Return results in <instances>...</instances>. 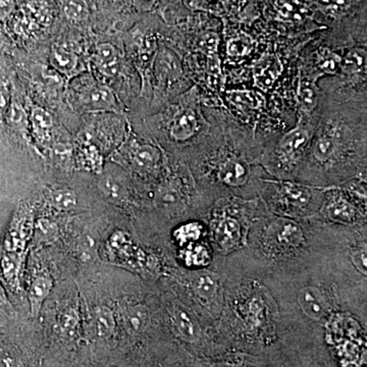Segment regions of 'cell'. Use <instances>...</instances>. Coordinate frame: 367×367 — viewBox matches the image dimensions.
Here are the masks:
<instances>
[{
	"mask_svg": "<svg viewBox=\"0 0 367 367\" xmlns=\"http://www.w3.org/2000/svg\"><path fill=\"white\" fill-rule=\"evenodd\" d=\"M253 231L248 234L247 245L259 244L257 246L263 255L272 259L290 256V253H296L306 245L302 227L289 218L272 220Z\"/></svg>",
	"mask_w": 367,
	"mask_h": 367,
	"instance_id": "cell-1",
	"label": "cell"
},
{
	"mask_svg": "<svg viewBox=\"0 0 367 367\" xmlns=\"http://www.w3.org/2000/svg\"><path fill=\"white\" fill-rule=\"evenodd\" d=\"M187 282L198 304L205 308L209 325L220 320L225 309V282L220 275L203 268L189 272Z\"/></svg>",
	"mask_w": 367,
	"mask_h": 367,
	"instance_id": "cell-2",
	"label": "cell"
},
{
	"mask_svg": "<svg viewBox=\"0 0 367 367\" xmlns=\"http://www.w3.org/2000/svg\"><path fill=\"white\" fill-rule=\"evenodd\" d=\"M277 185L275 209L290 215L307 216V213H313L314 193L310 187L292 183H275Z\"/></svg>",
	"mask_w": 367,
	"mask_h": 367,
	"instance_id": "cell-3",
	"label": "cell"
},
{
	"mask_svg": "<svg viewBox=\"0 0 367 367\" xmlns=\"http://www.w3.org/2000/svg\"><path fill=\"white\" fill-rule=\"evenodd\" d=\"M296 303L306 318L314 321L325 320L335 310L336 303L327 291L316 285H306L296 293Z\"/></svg>",
	"mask_w": 367,
	"mask_h": 367,
	"instance_id": "cell-4",
	"label": "cell"
},
{
	"mask_svg": "<svg viewBox=\"0 0 367 367\" xmlns=\"http://www.w3.org/2000/svg\"><path fill=\"white\" fill-rule=\"evenodd\" d=\"M124 329L131 336L143 335L152 323L149 308L139 301H126L120 307Z\"/></svg>",
	"mask_w": 367,
	"mask_h": 367,
	"instance_id": "cell-5",
	"label": "cell"
},
{
	"mask_svg": "<svg viewBox=\"0 0 367 367\" xmlns=\"http://www.w3.org/2000/svg\"><path fill=\"white\" fill-rule=\"evenodd\" d=\"M308 140L309 134L304 128L294 129L285 135L279 144V157L282 163L288 165L296 163Z\"/></svg>",
	"mask_w": 367,
	"mask_h": 367,
	"instance_id": "cell-6",
	"label": "cell"
},
{
	"mask_svg": "<svg viewBox=\"0 0 367 367\" xmlns=\"http://www.w3.org/2000/svg\"><path fill=\"white\" fill-rule=\"evenodd\" d=\"M220 182L231 188L246 185L250 178V168L242 159L231 157L220 163L218 170Z\"/></svg>",
	"mask_w": 367,
	"mask_h": 367,
	"instance_id": "cell-7",
	"label": "cell"
},
{
	"mask_svg": "<svg viewBox=\"0 0 367 367\" xmlns=\"http://www.w3.org/2000/svg\"><path fill=\"white\" fill-rule=\"evenodd\" d=\"M321 211L329 220L340 224L354 225L358 218L357 209L342 196L329 198Z\"/></svg>",
	"mask_w": 367,
	"mask_h": 367,
	"instance_id": "cell-8",
	"label": "cell"
},
{
	"mask_svg": "<svg viewBox=\"0 0 367 367\" xmlns=\"http://www.w3.org/2000/svg\"><path fill=\"white\" fill-rule=\"evenodd\" d=\"M51 289L52 279L49 274L41 272L35 275L29 289L30 308L33 316H36L40 312Z\"/></svg>",
	"mask_w": 367,
	"mask_h": 367,
	"instance_id": "cell-9",
	"label": "cell"
},
{
	"mask_svg": "<svg viewBox=\"0 0 367 367\" xmlns=\"http://www.w3.org/2000/svg\"><path fill=\"white\" fill-rule=\"evenodd\" d=\"M198 120L195 113L191 109L181 111L170 127V136L177 141H185L193 137L197 132Z\"/></svg>",
	"mask_w": 367,
	"mask_h": 367,
	"instance_id": "cell-10",
	"label": "cell"
},
{
	"mask_svg": "<svg viewBox=\"0 0 367 367\" xmlns=\"http://www.w3.org/2000/svg\"><path fill=\"white\" fill-rule=\"evenodd\" d=\"M341 144L333 135H325L314 142L312 154L316 163L327 165L338 158Z\"/></svg>",
	"mask_w": 367,
	"mask_h": 367,
	"instance_id": "cell-11",
	"label": "cell"
},
{
	"mask_svg": "<svg viewBox=\"0 0 367 367\" xmlns=\"http://www.w3.org/2000/svg\"><path fill=\"white\" fill-rule=\"evenodd\" d=\"M92 323H93L94 331L98 338H109L115 332V316L111 309L106 306H100L94 309Z\"/></svg>",
	"mask_w": 367,
	"mask_h": 367,
	"instance_id": "cell-12",
	"label": "cell"
},
{
	"mask_svg": "<svg viewBox=\"0 0 367 367\" xmlns=\"http://www.w3.org/2000/svg\"><path fill=\"white\" fill-rule=\"evenodd\" d=\"M87 104L92 109H97V111L100 109V111H117L119 109V104L113 92L104 86L92 88L87 95Z\"/></svg>",
	"mask_w": 367,
	"mask_h": 367,
	"instance_id": "cell-13",
	"label": "cell"
},
{
	"mask_svg": "<svg viewBox=\"0 0 367 367\" xmlns=\"http://www.w3.org/2000/svg\"><path fill=\"white\" fill-rule=\"evenodd\" d=\"M161 158L158 149L152 145L139 146L133 155V161L138 168L142 170H152Z\"/></svg>",
	"mask_w": 367,
	"mask_h": 367,
	"instance_id": "cell-14",
	"label": "cell"
},
{
	"mask_svg": "<svg viewBox=\"0 0 367 367\" xmlns=\"http://www.w3.org/2000/svg\"><path fill=\"white\" fill-rule=\"evenodd\" d=\"M97 58L99 67L107 75H111L115 71L119 63V54L115 46L109 43H102L97 47Z\"/></svg>",
	"mask_w": 367,
	"mask_h": 367,
	"instance_id": "cell-15",
	"label": "cell"
},
{
	"mask_svg": "<svg viewBox=\"0 0 367 367\" xmlns=\"http://www.w3.org/2000/svg\"><path fill=\"white\" fill-rule=\"evenodd\" d=\"M157 204L165 209H174L182 205V193L174 185H165L161 188L156 196Z\"/></svg>",
	"mask_w": 367,
	"mask_h": 367,
	"instance_id": "cell-16",
	"label": "cell"
},
{
	"mask_svg": "<svg viewBox=\"0 0 367 367\" xmlns=\"http://www.w3.org/2000/svg\"><path fill=\"white\" fill-rule=\"evenodd\" d=\"M50 61L52 65L61 73H71L74 71L76 65V54L72 52L67 51V50L61 49V48H56L52 50L50 54Z\"/></svg>",
	"mask_w": 367,
	"mask_h": 367,
	"instance_id": "cell-17",
	"label": "cell"
},
{
	"mask_svg": "<svg viewBox=\"0 0 367 367\" xmlns=\"http://www.w3.org/2000/svg\"><path fill=\"white\" fill-rule=\"evenodd\" d=\"M98 186H99L100 192L109 200L117 202V201L122 200L126 195L124 187L113 177H102L98 183Z\"/></svg>",
	"mask_w": 367,
	"mask_h": 367,
	"instance_id": "cell-18",
	"label": "cell"
},
{
	"mask_svg": "<svg viewBox=\"0 0 367 367\" xmlns=\"http://www.w3.org/2000/svg\"><path fill=\"white\" fill-rule=\"evenodd\" d=\"M51 203L60 211H70L76 205V196L69 189H56L50 194Z\"/></svg>",
	"mask_w": 367,
	"mask_h": 367,
	"instance_id": "cell-19",
	"label": "cell"
},
{
	"mask_svg": "<svg viewBox=\"0 0 367 367\" xmlns=\"http://www.w3.org/2000/svg\"><path fill=\"white\" fill-rule=\"evenodd\" d=\"M60 332L65 335H72L75 333L79 325V314L75 307L70 306L65 308L58 318Z\"/></svg>",
	"mask_w": 367,
	"mask_h": 367,
	"instance_id": "cell-20",
	"label": "cell"
},
{
	"mask_svg": "<svg viewBox=\"0 0 367 367\" xmlns=\"http://www.w3.org/2000/svg\"><path fill=\"white\" fill-rule=\"evenodd\" d=\"M33 127L39 136L46 137L52 126V117L45 109L36 107L32 111Z\"/></svg>",
	"mask_w": 367,
	"mask_h": 367,
	"instance_id": "cell-21",
	"label": "cell"
},
{
	"mask_svg": "<svg viewBox=\"0 0 367 367\" xmlns=\"http://www.w3.org/2000/svg\"><path fill=\"white\" fill-rule=\"evenodd\" d=\"M159 75L165 79L176 78L180 72L178 60L172 54H163L159 56L157 65Z\"/></svg>",
	"mask_w": 367,
	"mask_h": 367,
	"instance_id": "cell-22",
	"label": "cell"
},
{
	"mask_svg": "<svg viewBox=\"0 0 367 367\" xmlns=\"http://www.w3.org/2000/svg\"><path fill=\"white\" fill-rule=\"evenodd\" d=\"M65 14L72 21H83L88 17V6L84 0H67Z\"/></svg>",
	"mask_w": 367,
	"mask_h": 367,
	"instance_id": "cell-23",
	"label": "cell"
},
{
	"mask_svg": "<svg viewBox=\"0 0 367 367\" xmlns=\"http://www.w3.org/2000/svg\"><path fill=\"white\" fill-rule=\"evenodd\" d=\"M8 122L13 128L17 129L19 131H24L27 128L28 119L27 115H26L25 111L23 107L19 106V104H12L8 111Z\"/></svg>",
	"mask_w": 367,
	"mask_h": 367,
	"instance_id": "cell-24",
	"label": "cell"
},
{
	"mask_svg": "<svg viewBox=\"0 0 367 367\" xmlns=\"http://www.w3.org/2000/svg\"><path fill=\"white\" fill-rule=\"evenodd\" d=\"M231 96H233L231 98L238 104H245L251 108H259L264 104L263 98L257 92H233Z\"/></svg>",
	"mask_w": 367,
	"mask_h": 367,
	"instance_id": "cell-25",
	"label": "cell"
},
{
	"mask_svg": "<svg viewBox=\"0 0 367 367\" xmlns=\"http://www.w3.org/2000/svg\"><path fill=\"white\" fill-rule=\"evenodd\" d=\"M251 49V41L249 37L239 36L231 39L228 43L229 54L233 56H243L248 54Z\"/></svg>",
	"mask_w": 367,
	"mask_h": 367,
	"instance_id": "cell-26",
	"label": "cell"
},
{
	"mask_svg": "<svg viewBox=\"0 0 367 367\" xmlns=\"http://www.w3.org/2000/svg\"><path fill=\"white\" fill-rule=\"evenodd\" d=\"M0 367H25L19 354L8 346L0 347Z\"/></svg>",
	"mask_w": 367,
	"mask_h": 367,
	"instance_id": "cell-27",
	"label": "cell"
},
{
	"mask_svg": "<svg viewBox=\"0 0 367 367\" xmlns=\"http://www.w3.org/2000/svg\"><path fill=\"white\" fill-rule=\"evenodd\" d=\"M218 36L215 33L209 32L203 35L200 39L201 49L206 51V54H213L218 49Z\"/></svg>",
	"mask_w": 367,
	"mask_h": 367,
	"instance_id": "cell-28",
	"label": "cell"
},
{
	"mask_svg": "<svg viewBox=\"0 0 367 367\" xmlns=\"http://www.w3.org/2000/svg\"><path fill=\"white\" fill-rule=\"evenodd\" d=\"M37 231L41 237L44 238V239H50V237H54L56 228L52 229V224L44 220L43 222H39L38 226H37Z\"/></svg>",
	"mask_w": 367,
	"mask_h": 367,
	"instance_id": "cell-29",
	"label": "cell"
},
{
	"mask_svg": "<svg viewBox=\"0 0 367 367\" xmlns=\"http://www.w3.org/2000/svg\"><path fill=\"white\" fill-rule=\"evenodd\" d=\"M301 99H302L303 104H305V106H313L314 104V97H316V94H314L313 90L307 85H305L304 87L301 88Z\"/></svg>",
	"mask_w": 367,
	"mask_h": 367,
	"instance_id": "cell-30",
	"label": "cell"
},
{
	"mask_svg": "<svg viewBox=\"0 0 367 367\" xmlns=\"http://www.w3.org/2000/svg\"><path fill=\"white\" fill-rule=\"evenodd\" d=\"M156 1L157 0H133L138 10H142V12L152 10Z\"/></svg>",
	"mask_w": 367,
	"mask_h": 367,
	"instance_id": "cell-31",
	"label": "cell"
},
{
	"mask_svg": "<svg viewBox=\"0 0 367 367\" xmlns=\"http://www.w3.org/2000/svg\"><path fill=\"white\" fill-rule=\"evenodd\" d=\"M346 65L349 69H357L362 65V58L357 54H350L346 60Z\"/></svg>",
	"mask_w": 367,
	"mask_h": 367,
	"instance_id": "cell-32",
	"label": "cell"
},
{
	"mask_svg": "<svg viewBox=\"0 0 367 367\" xmlns=\"http://www.w3.org/2000/svg\"><path fill=\"white\" fill-rule=\"evenodd\" d=\"M6 106H8V92L0 85V115L3 113Z\"/></svg>",
	"mask_w": 367,
	"mask_h": 367,
	"instance_id": "cell-33",
	"label": "cell"
},
{
	"mask_svg": "<svg viewBox=\"0 0 367 367\" xmlns=\"http://www.w3.org/2000/svg\"><path fill=\"white\" fill-rule=\"evenodd\" d=\"M321 67H323V71L327 72V73L333 72L336 69V61L333 58H329V60L321 63Z\"/></svg>",
	"mask_w": 367,
	"mask_h": 367,
	"instance_id": "cell-34",
	"label": "cell"
},
{
	"mask_svg": "<svg viewBox=\"0 0 367 367\" xmlns=\"http://www.w3.org/2000/svg\"><path fill=\"white\" fill-rule=\"evenodd\" d=\"M10 306V301H8V296H6V290L0 284V308H6Z\"/></svg>",
	"mask_w": 367,
	"mask_h": 367,
	"instance_id": "cell-35",
	"label": "cell"
},
{
	"mask_svg": "<svg viewBox=\"0 0 367 367\" xmlns=\"http://www.w3.org/2000/svg\"><path fill=\"white\" fill-rule=\"evenodd\" d=\"M321 6H333L336 3V0H318Z\"/></svg>",
	"mask_w": 367,
	"mask_h": 367,
	"instance_id": "cell-36",
	"label": "cell"
}]
</instances>
